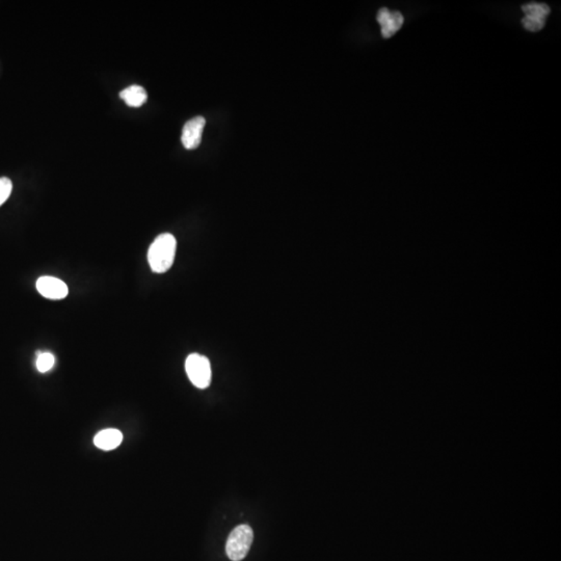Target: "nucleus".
Listing matches in <instances>:
<instances>
[{
    "instance_id": "1a4fd4ad",
    "label": "nucleus",
    "mask_w": 561,
    "mask_h": 561,
    "mask_svg": "<svg viewBox=\"0 0 561 561\" xmlns=\"http://www.w3.org/2000/svg\"><path fill=\"white\" fill-rule=\"evenodd\" d=\"M522 10L525 13L526 17L543 19V20H546L548 15L550 14L549 6L546 3H539V2H530V3L524 4L522 6Z\"/></svg>"
},
{
    "instance_id": "f8f14e48",
    "label": "nucleus",
    "mask_w": 561,
    "mask_h": 561,
    "mask_svg": "<svg viewBox=\"0 0 561 561\" xmlns=\"http://www.w3.org/2000/svg\"><path fill=\"white\" fill-rule=\"evenodd\" d=\"M524 27L529 31H539L544 29L546 24V20L543 19L532 18V17H526L522 20Z\"/></svg>"
},
{
    "instance_id": "39448f33",
    "label": "nucleus",
    "mask_w": 561,
    "mask_h": 561,
    "mask_svg": "<svg viewBox=\"0 0 561 561\" xmlns=\"http://www.w3.org/2000/svg\"><path fill=\"white\" fill-rule=\"evenodd\" d=\"M205 124L206 121L203 117H194L186 122L181 136L182 143L185 149L194 150L200 145Z\"/></svg>"
},
{
    "instance_id": "9d476101",
    "label": "nucleus",
    "mask_w": 561,
    "mask_h": 561,
    "mask_svg": "<svg viewBox=\"0 0 561 561\" xmlns=\"http://www.w3.org/2000/svg\"><path fill=\"white\" fill-rule=\"evenodd\" d=\"M38 353V355H36V369H38L41 374H46V372L50 371L55 364V355L48 353V351H45V353L38 351V353Z\"/></svg>"
},
{
    "instance_id": "f257e3e1",
    "label": "nucleus",
    "mask_w": 561,
    "mask_h": 561,
    "mask_svg": "<svg viewBox=\"0 0 561 561\" xmlns=\"http://www.w3.org/2000/svg\"><path fill=\"white\" fill-rule=\"evenodd\" d=\"M176 248L177 241L170 233H164L156 237L148 250V261L153 273H166L172 267Z\"/></svg>"
},
{
    "instance_id": "f03ea898",
    "label": "nucleus",
    "mask_w": 561,
    "mask_h": 561,
    "mask_svg": "<svg viewBox=\"0 0 561 561\" xmlns=\"http://www.w3.org/2000/svg\"><path fill=\"white\" fill-rule=\"evenodd\" d=\"M254 539L253 529L248 525L237 526L229 535L226 552L229 560L241 561L248 555Z\"/></svg>"
},
{
    "instance_id": "423d86ee",
    "label": "nucleus",
    "mask_w": 561,
    "mask_h": 561,
    "mask_svg": "<svg viewBox=\"0 0 561 561\" xmlns=\"http://www.w3.org/2000/svg\"><path fill=\"white\" fill-rule=\"evenodd\" d=\"M404 16L399 12H390L387 8H381L378 13V22L382 27L384 38L395 35L404 24Z\"/></svg>"
},
{
    "instance_id": "0eeeda50",
    "label": "nucleus",
    "mask_w": 561,
    "mask_h": 561,
    "mask_svg": "<svg viewBox=\"0 0 561 561\" xmlns=\"http://www.w3.org/2000/svg\"><path fill=\"white\" fill-rule=\"evenodd\" d=\"M123 442V434L115 428L101 430L94 438V444L101 450L109 451L119 447Z\"/></svg>"
},
{
    "instance_id": "7ed1b4c3",
    "label": "nucleus",
    "mask_w": 561,
    "mask_h": 561,
    "mask_svg": "<svg viewBox=\"0 0 561 561\" xmlns=\"http://www.w3.org/2000/svg\"><path fill=\"white\" fill-rule=\"evenodd\" d=\"M185 370L188 378L194 386L199 389H206L211 383V362L204 355L192 353L185 362Z\"/></svg>"
},
{
    "instance_id": "20e7f679",
    "label": "nucleus",
    "mask_w": 561,
    "mask_h": 561,
    "mask_svg": "<svg viewBox=\"0 0 561 561\" xmlns=\"http://www.w3.org/2000/svg\"><path fill=\"white\" fill-rule=\"evenodd\" d=\"M36 290L45 299L52 301L65 299L69 293L67 284L64 280L49 276L38 278L36 280Z\"/></svg>"
},
{
    "instance_id": "9b49d317",
    "label": "nucleus",
    "mask_w": 561,
    "mask_h": 561,
    "mask_svg": "<svg viewBox=\"0 0 561 561\" xmlns=\"http://www.w3.org/2000/svg\"><path fill=\"white\" fill-rule=\"evenodd\" d=\"M13 183L8 178H0V206L4 204L12 194Z\"/></svg>"
},
{
    "instance_id": "6e6552de",
    "label": "nucleus",
    "mask_w": 561,
    "mask_h": 561,
    "mask_svg": "<svg viewBox=\"0 0 561 561\" xmlns=\"http://www.w3.org/2000/svg\"><path fill=\"white\" fill-rule=\"evenodd\" d=\"M120 97L130 107H141L147 102L148 95L141 85H132L120 93Z\"/></svg>"
}]
</instances>
